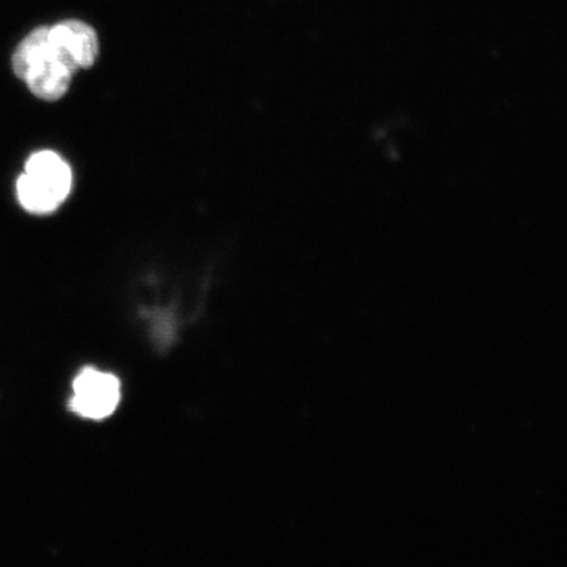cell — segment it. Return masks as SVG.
<instances>
[{
	"mask_svg": "<svg viewBox=\"0 0 567 567\" xmlns=\"http://www.w3.org/2000/svg\"><path fill=\"white\" fill-rule=\"evenodd\" d=\"M69 408L73 413L92 421H102L113 413L122 396L115 375L84 368L76 375Z\"/></svg>",
	"mask_w": 567,
	"mask_h": 567,
	"instance_id": "cell-3",
	"label": "cell"
},
{
	"mask_svg": "<svg viewBox=\"0 0 567 567\" xmlns=\"http://www.w3.org/2000/svg\"><path fill=\"white\" fill-rule=\"evenodd\" d=\"M73 188V172L66 161L52 151L33 153L25 172L17 182L21 207L32 215L44 216L59 209Z\"/></svg>",
	"mask_w": 567,
	"mask_h": 567,
	"instance_id": "cell-2",
	"label": "cell"
},
{
	"mask_svg": "<svg viewBox=\"0 0 567 567\" xmlns=\"http://www.w3.org/2000/svg\"><path fill=\"white\" fill-rule=\"evenodd\" d=\"M12 69L34 96L56 102L65 96L76 73L75 63L49 35V27L35 28L12 55Z\"/></svg>",
	"mask_w": 567,
	"mask_h": 567,
	"instance_id": "cell-1",
	"label": "cell"
},
{
	"mask_svg": "<svg viewBox=\"0 0 567 567\" xmlns=\"http://www.w3.org/2000/svg\"><path fill=\"white\" fill-rule=\"evenodd\" d=\"M49 35L78 69L94 65L99 54V40L94 28L80 20H66L49 27Z\"/></svg>",
	"mask_w": 567,
	"mask_h": 567,
	"instance_id": "cell-4",
	"label": "cell"
}]
</instances>
